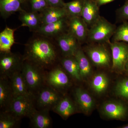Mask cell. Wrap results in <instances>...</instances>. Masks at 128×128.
<instances>
[{
	"label": "cell",
	"mask_w": 128,
	"mask_h": 128,
	"mask_svg": "<svg viewBox=\"0 0 128 128\" xmlns=\"http://www.w3.org/2000/svg\"><path fill=\"white\" fill-rule=\"evenodd\" d=\"M108 85L109 80L105 73H97L91 80V88L96 94L98 95L104 93L108 89Z\"/></svg>",
	"instance_id": "cell-26"
},
{
	"label": "cell",
	"mask_w": 128,
	"mask_h": 128,
	"mask_svg": "<svg viewBox=\"0 0 128 128\" xmlns=\"http://www.w3.org/2000/svg\"><path fill=\"white\" fill-rule=\"evenodd\" d=\"M89 29L81 17H69L68 32L74 37L80 44L87 42Z\"/></svg>",
	"instance_id": "cell-12"
},
{
	"label": "cell",
	"mask_w": 128,
	"mask_h": 128,
	"mask_svg": "<svg viewBox=\"0 0 128 128\" xmlns=\"http://www.w3.org/2000/svg\"><path fill=\"white\" fill-rule=\"evenodd\" d=\"M126 76L117 82L114 88V92L117 96L128 103V76Z\"/></svg>",
	"instance_id": "cell-29"
},
{
	"label": "cell",
	"mask_w": 128,
	"mask_h": 128,
	"mask_svg": "<svg viewBox=\"0 0 128 128\" xmlns=\"http://www.w3.org/2000/svg\"><path fill=\"white\" fill-rule=\"evenodd\" d=\"M20 119L10 111H1L0 113V128H16Z\"/></svg>",
	"instance_id": "cell-28"
},
{
	"label": "cell",
	"mask_w": 128,
	"mask_h": 128,
	"mask_svg": "<svg viewBox=\"0 0 128 128\" xmlns=\"http://www.w3.org/2000/svg\"><path fill=\"white\" fill-rule=\"evenodd\" d=\"M112 42L122 41L128 44V22L125 21L117 27L112 36Z\"/></svg>",
	"instance_id": "cell-30"
},
{
	"label": "cell",
	"mask_w": 128,
	"mask_h": 128,
	"mask_svg": "<svg viewBox=\"0 0 128 128\" xmlns=\"http://www.w3.org/2000/svg\"><path fill=\"white\" fill-rule=\"evenodd\" d=\"M29 118L32 128H49L52 126V121L48 110L35 109Z\"/></svg>",
	"instance_id": "cell-19"
},
{
	"label": "cell",
	"mask_w": 128,
	"mask_h": 128,
	"mask_svg": "<svg viewBox=\"0 0 128 128\" xmlns=\"http://www.w3.org/2000/svg\"><path fill=\"white\" fill-rule=\"evenodd\" d=\"M9 78L0 77V108L2 111L8 110L14 98Z\"/></svg>",
	"instance_id": "cell-17"
},
{
	"label": "cell",
	"mask_w": 128,
	"mask_h": 128,
	"mask_svg": "<svg viewBox=\"0 0 128 128\" xmlns=\"http://www.w3.org/2000/svg\"><path fill=\"white\" fill-rule=\"evenodd\" d=\"M99 6L106 4L114 1V0H96Z\"/></svg>",
	"instance_id": "cell-34"
},
{
	"label": "cell",
	"mask_w": 128,
	"mask_h": 128,
	"mask_svg": "<svg viewBox=\"0 0 128 128\" xmlns=\"http://www.w3.org/2000/svg\"><path fill=\"white\" fill-rule=\"evenodd\" d=\"M77 106L70 98L63 96L53 108L52 110L64 119H66L75 113Z\"/></svg>",
	"instance_id": "cell-21"
},
{
	"label": "cell",
	"mask_w": 128,
	"mask_h": 128,
	"mask_svg": "<svg viewBox=\"0 0 128 128\" xmlns=\"http://www.w3.org/2000/svg\"><path fill=\"white\" fill-rule=\"evenodd\" d=\"M124 4L116 10L118 22H123L128 20V0H125Z\"/></svg>",
	"instance_id": "cell-32"
},
{
	"label": "cell",
	"mask_w": 128,
	"mask_h": 128,
	"mask_svg": "<svg viewBox=\"0 0 128 128\" xmlns=\"http://www.w3.org/2000/svg\"><path fill=\"white\" fill-rule=\"evenodd\" d=\"M68 18L67 17L57 22L42 25L35 33L55 38L60 34L68 32Z\"/></svg>",
	"instance_id": "cell-13"
},
{
	"label": "cell",
	"mask_w": 128,
	"mask_h": 128,
	"mask_svg": "<svg viewBox=\"0 0 128 128\" xmlns=\"http://www.w3.org/2000/svg\"><path fill=\"white\" fill-rule=\"evenodd\" d=\"M74 95L77 106L84 114H90L95 105V101L91 95L85 89L79 87L75 89Z\"/></svg>",
	"instance_id": "cell-14"
},
{
	"label": "cell",
	"mask_w": 128,
	"mask_h": 128,
	"mask_svg": "<svg viewBox=\"0 0 128 128\" xmlns=\"http://www.w3.org/2000/svg\"><path fill=\"white\" fill-rule=\"evenodd\" d=\"M58 64L46 73V84L59 91L68 86L70 80L66 72Z\"/></svg>",
	"instance_id": "cell-10"
},
{
	"label": "cell",
	"mask_w": 128,
	"mask_h": 128,
	"mask_svg": "<svg viewBox=\"0 0 128 128\" xmlns=\"http://www.w3.org/2000/svg\"><path fill=\"white\" fill-rule=\"evenodd\" d=\"M49 6L47 0H27L26 11L40 12Z\"/></svg>",
	"instance_id": "cell-31"
},
{
	"label": "cell",
	"mask_w": 128,
	"mask_h": 128,
	"mask_svg": "<svg viewBox=\"0 0 128 128\" xmlns=\"http://www.w3.org/2000/svg\"><path fill=\"white\" fill-rule=\"evenodd\" d=\"M59 91L46 84L35 96L36 105L39 110H52L63 96Z\"/></svg>",
	"instance_id": "cell-8"
},
{
	"label": "cell",
	"mask_w": 128,
	"mask_h": 128,
	"mask_svg": "<svg viewBox=\"0 0 128 128\" xmlns=\"http://www.w3.org/2000/svg\"><path fill=\"white\" fill-rule=\"evenodd\" d=\"M9 78L14 97L33 95L28 90L22 71L16 72Z\"/></svg>",
	"instance_id": "cell-20"
},
{
	"label": "cell",
	"mask_w": 128,
	"mask_h": 128,
	"mask_svg": "<svg viewBox=\"0 0 128 128\" xmlns=\"http://www.w3.org/2000/svg\"><path fill=\"white\" fill-rule=\"evenodd\" d=\"M74 56L78 62L82 80L88 78L92 73V66L90 61L81 46L78 48Z\"/></svg>",
	"instance_id": "cell-24"
},
{
	"label": "cell",
	"mask_w": 128,
	"mask_h": 128,
	"mask_svg": "<svg viewBox=\"0 0 128 128\" xmlns=\"http://www.w3.org/2000/svg\"><path fill=\"white\" fill-rule=\"evenodd\" d=\"M40 13L42 18V25L55 22L68 17L64 7L49 6Z\"/></svg>",
	"instance_id": "cell-22"
},
{
	"label": "cell",
	"mask_w": 128,
	"mask_h": 128,
	"mask_svg": "<svg viewBox=\"0 0 128 128\" xmlns=\"http://www.w3.org/2000/svg\"><path fill=\"white\" fill-rule=\"evenodd\" d=\"M110 47L112 57V70L118 74H124L128 60V44L122 41L107 43Z\"/></svg>",
	"instance_id": "cell-5"
},
{
	"label": "cell",
	"mask_w": 128,
	"mask_h": 128,
	"mask_svg": "<svg viewBox=\"0 0 128 128\" xmlns=\"http://www.w3.org/2000/svg\"><path fill=\"white\" fill-rule=\"evenodd\" d=\"M16 28L12 29L6 26L0 33V52H11L12 45L15 43L14 32Z\"/></svg>",
	"instance_id": "cell-25"
},
{
	"label": "cell",
	"mask_w": 128,
	"mask_h": 128,
	"mask_svg": "<svg viewBox=\"0 0 128 128\" xmlns=\"http://www.w3.org/2000/svg\"><path fill=\"white\" fill-rule=\"evenodd\" d=\"M105 44H89L82 48L92 64L99 68H108L112 66V53Z\"/></svg>",
	"instance_id": "cell-4"
},
{
	"label": "cell",
	"mask_w": 128,
	"mask_h": 128,
	"mask_svg": "<svg viewBox=\"0 0 128 128\" xmlns=\"http://www.w3.org/2000/svg\"><path fill=\"white\" fill-rule=\"evenodd\" d=\"M50 6L52 7H63L65 2L63 0H47Z\"/></svg>",
	"instance_id": "cell-33"
},
{
	"label": "cell",
	"mask_w": 128,
	"mask_h": 128,
	"mask_svg": "<svg viewBox=\"0 0 128 128\" xmlns=\"http://www.w3.org/2000/svg\"><path fill=\"white\" fill-rule=\"evenodd\" d=\"M45 70L27 60H24L22 73L28 90L35 96L46 84Z\"/></svg>",
	"instance_id": "cell-2"
},
{
	"label": "cell",
	"mask_w": 128,
	"mask_h": 128,
	"mask_svg": "<svg viewBox=\"0 0 128 128\" xmlns=\"http://www.w3.org/2000/svg\"><path fill=\"white\" fill-rule=\"evenodd\" d=\"M99 8L96 0H85L81 17L89 28L100 17Z\"/></svg>",
	"instance_id": "cell-18"
},
{
	"label": "cell",
	"mask_w": 128,
	"mask_h": 128,
	"mask_svg": "<svg viewBox=\"0 0 128 128\" xmlns=\"http://www.w3.org/2000/svg\"><path fill=\"white\" fill-rule=\"evenodd\" d=\"M54 39L62 57L74 56L81 46L77 40L68 32L60 34Z\"/></svg>",
	"instance_id": "cell-11"
},
{
	"label": "cell",
	"mask_w": 128,
	"mask_h": 128,
	"mask_svg": "<svg viewBox=\"0 0 128 128\" xmlns=\"http://www.w3.org/2000/svg\"><path fill=\"white\" fill-rule=\"evenodd\" d=\"M101 110L104 116L109 119L124 121L128 118V104L124 101L105 102Z\"/></svg>",
	"instance_id": "cell-9"
},
{
	"label": "cell",
	"mask_w": 128,
	"mask_h": 128,
	"mask_svg": "<svg viewBox=\"0 0 128 128\" xmlns=\"http://www.w3.org/2000/svg\"><path fill=\"white\" fill-rule=\"evenodd\" d=\"M124 74L128 76V60L125 66Z\"/></svg>",
	"instance_id": "cell-35"
},
{
	"label": "cell",
	"mask_w": 128,
	"mask_h": 128,
	"mask_svg": "<svg viewBox=\"0 0 128 128\" xmlns=\"http://www.w3.org/2000/svg\"><path fill=\"white\" fill-rule=\"evenodd\" d=\"M24 59L18 53L0 52V76L9 78L17 72L22 71Z\"/></svg>",
	"instance_id": "cell-6"
},
{
	"label": "cell",
	"mask_w": 128,
	"mask_h": 128,
	"mask_svg": "<svg viewBox=\"0 0 128 128\" xmlns=\"http://www.w3.org/2000/svg\"><path fill=\"white\" fill-rule=\"evenodd\" d=\"M19 20L22 23L21 26L28 27L31 32H35L42 25L40 12L23 11L19 12Z\"/></svg>",
	"instance_id": "cell-16"
},
{
	"label": "cell",
	"mask_w": 128,
	"mask_h": 128,
	"mask_svg": "<svg viewBox=\"0 0 128 128\" xmlns=\"http://www.w3.org/2000/svg\"><path fill=\"white\" fill-rule=\"evenodd\" d=\"M116 28L114 24L100 16L89 28L87 42L89 44L107 43L114 34Z\"/></svg>",
	"instance_id": "cell-3"
},
{
	"label": "cell",
	"mask_w": 128,
	"mask_h": 128,
	"mask_svg": "<svg viewBox=\"0 0 128 128\" xmlns=\"http://www.w3.org/2000/svg\"><path fill=\"white\" fill-rule=\"evenodd\" d=\"M85 0H73L65 2L64 7L68 17H81Z\"/></svg>",
	"instance_id": "cell-27"
},
{
	"label": "cell",
	"mask_w": 128,
	"mask_h": 128,
	"mask_svg": "<svg viewBox=\"0 0 128 128\" xmlns=\"http://www.w3.org/2000/svg\"><path fill=\"white\" fill-rule=\"evenodd\" d=\"M27 0H0V13L6 19L16 12L26 11Z\"/></svg>",
	"instance_id": "cell-15"
},
{
	"label": "cell",
	"mask_w": 128,
	"mask_h": 128,
	"mask_svg": "<svg viewBox=\"0 0 128 128\" xmlns=\"http://www.w3.org/2000/svg\"><path fill=\"white\" fill-rule=\"evenodd\" d=\"M121 128H128V124H127V125H124V126H122V127H121Z\"/></svg>",
	"instance_id": "cell-36"
},
{
	"label": "cell",
	"mask_w": 128,
	"mask_h": 128,
	"mask_svg": "<svg viewBox=\"0 0 128 128\" xmlns=\"http://www.w3.org/2000/svg\"><path fill=\"white\" fill-rule=\"evenodd\" d=\"M25 46L24 60L45 70H50L60 63L62 56L54 38L34 32Z\"/></svg>",
	"instance_id": "cell-1"
},
{
	"label": "cell",
	"mask_w": 128,
	"mask_h": 128,
	"mask_svg": "<svg viewBox=\"0 0 128 128\" xmlns=\"http://www.w3.org/2000/svg\"><path fill=\"white\" fill-rule=\"evenodd\" d=\"M35 97L33 95L18 96L14 97L7 111L21 118H29L35 109ZM7 111V110H6Z\"/></svg>",
	"instance_id": "cell-7"
},
{
	"label": "cell",
	"mask_w": 128,
	"mask_h": 128,
	"mask_svg": "<svg viewBox=\"0 0 128 128\" xmlns=\"http://www.w3.org/2000/svg\"><path fill=\"white\" fill-rule=\"evenodd\" d=\"M60 64L65 71L74 80L78 81L82 80L80 75L78 62L74 56L61 57Z\"/></svg>",
	"instance_id": "cell-23"
}]
</instances>
